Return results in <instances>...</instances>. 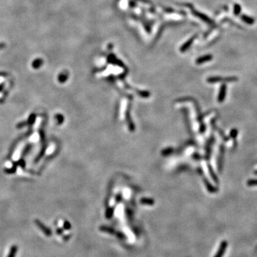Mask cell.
Masks as SVG:
<instances>
[{"label":"cell","mask_w":257,"mask_h":257,"mask_svg":"<svg viewBox=\"0 0 257 257\" xmlns=\"http://www.w3.org/2000/svg\"><path fill=\"white\" fill-rule=\"evenodd\" d=\"M67 74H61L60 76H59V82L61 83H63L65 82L66 80H67Z\"/></svg>","instance_id":"obj_13"},{"label":"cell","mask_w":257,"mask_h":257,"mask_svg":"<svg viewBox=\"0 0 257 257\" xmlns=\"http://www.w3.org/2000/svg\"><path fill=\"white\" fill-rule=\"evenodd\" d=\"M101 230H102V231H106V232H109V233H111V234H115V231L110 229V228L101 227Z\"/></svg>","instance_id":"obj_16"},{"label":"cell","mask_w":257,"mask_h":257,"mask_svg":"<svg viewBox=\"0 0 257 257\" xmlns=\"http://www.w3.org/2000/svg\"><path fill=\"white\" fill-rule=\"evenodd\" d=\"M62 232V229H57V233H58L59 234H61Z\"/></svg>","instance_id":"obj_25"},{"label":"cell","mask_w":257,"mask_h":257,"mask_svg":"<svg viewBox=\"0 0 257 257\" xmlns=\"http://www.w3.org/2000/svg\"><path fill=\"white\" fill-rule=\"evenodd\" d=\"M254 174H257V171H255Z\"/></svg>","instance_id":"obj_26"},{"label":"cell","mask_w":257,"mask_h":257,"mask_svg":"<svg viewBox=\"0 0 257 257\" xmlns=\"http://www.w3.org/2000/svg\"><path fill=\"white\" fill-rule=\"evenodd\" d=\"M56 119L58 120L59 124H61V123H62L64 121V117L60 114L57 115V116H56Z\"/></svg>","instance_id":"obj_19"},{"label":"cell","mask_w":257,"mask_h":257,"mask_svg":"<svg viewBox=\"0 0 257 257\" xmlns=\"http://www.w3.org/2000/svg\"><path fill=\"white\" fill-rule=\"evenodd\" d=\"M32 147V145H31V144H29L26 147H25V149H24L23 153H22L24 155V156H25V155H27V154L28 152L30 150H31Z\"/></svg>","instance_id":"obj_15"},{"label":"cell","mask_w":257,"mask_h":257,"mask_svg":"<svg viewBox=\"0 0 257 257\" xmlns=\"http://www.w3.org/2000/svg\"><path fill=\"white\" fill-rule=\"evenodd\" d=\"M247 185L249 187L252 186H257V179H250L247 182Z\"/></svg>","instance_id":"obj_14"},{"label":"cell","mask_w":257,"mask_h":257,"mask_svg":"<svg viewBox=\"0 0 257 257\" xmlns=\"http://www.w3.org/2000/svg\"><path fill=\"white\" fill-rule=\"evenodd\" d=\"M18 251V246L16 245H13L9 249V252L8 253L7 257H15L16 253Z\"/></svg>","instance_id":"obj_7"},{"label":"cell","mask_w":257,"mask_h":257,"mask_svg":"<svg viewBox=\"0 0 257 257\" xmlns=\"http://www.w3.org/2000/svg\"><path fill=\"white\" fill-rule=\"evenodd\" d=\"M35 119H36V114H32L30 115L29 118V120L27 121V124L28 125H32L34 123Z\"/></svg>","instance_id":"obj_11"},{"label":"cell","mask_w":257,"mask_h":257,"mask_svg":"<svg viewBox=\"0 0 257 257\" xmlns=\"http://www.w3.org/2000/svg\"><path fill=\"white\" fill-rule=\"evenodd\" d=\"M3 89H4V84H0V92H1Z\"/></svg>","instance_id":"obj_24"},{"label":"cell","mask_w":257,"mask_h":257,"mask_svg":"<svg viewBox=\"0 0 257 257\" xmlns=\"http://www.w3.org/2000/svg\"><path fill=\"white\" fill-rule=\"evenodd\" d=\"M35 224L37 225V227L39 228L42 232L44 233V234L45 235V236H52V231H51L50 229H49L47 226H45V224H43V223L41 221H39V219H36V220L34 221Z\"/></svg>","instance_id":"obj_2"},{"label":"cell","mask_w":257,"mask_h":257,"mask_svg":"<svg viewBox=\"0 0 257 257\" xmlns=\"http://www.w3.org/2000/svg\"><path fill=\"white\" fill-rule=\"evenodd\" d=\"M238 78L236 77H210L208 79V82L210 83L215 82H236Z\"/></svg>","instance_id":"obj_1"},{"label":"cell","mask_w":257,"mask_h":257,"mask_svg":"<svg viewBox=\"0 0 257 257\" xmlns=\"http://www.w3.org/2000/svg\"><path fill=\"white\" fill-rule=\"evenodd\" d=\"M43 63H44L43 60H42V59L39 58V59H37V60L33 61V62H32V66L34 69H38L39 68H40V67H42Z\"/></svg>","instance_id":"obj_6"},{"label":"cell","mask_w":257,"mask_h":257,"mask_svg":"<svg viewBox=\"0 0 257 257\" xmlns=\"http://www.w3.org/2000/svg\"><path fill=\"white\" fill-rule=\"evenodd\" d=\"M18 164L19 166H21V167L22 169L25 168V162H24V160L22 159H21L19 160V162H18Z\"/></svg>","instance_id":"obj_20"},{"label":"cell","mask_w":257,"mask_h":257,"mask_svg":"<svg viewBox=\"0 0 257 257\" xmlns=\"http://www.w3.org/2000/svg\"><path fill=\"white\" fill-rule=\"evenodd\" d=\"M212 60V56L211 55H206L204 57H200L199 59H198L197 62L198 64H202L205 62H208V61Z\"/></svg>","instance_id":"obj_8"},{"label":"cell","mask_w":257,"mask_h":257,"mask_svg":"<svg viewBox=\"0 0 257 257\" xmlns=\"http://www.w3.org/2000/svg\"><path fill=\"white\" fill-rule=\"evenodd\" d=\"M64 229H70L71 225H70V224H69V222H68V221H64Z\"/></svg>","instance_id":"obj_21"},{"label":"cell","mask_w":257,"mask_h":257,"mask_svg":"<svg viewBox=\"0 0 257 257\" xmlns=\"http://www.w3.org/2000/svg\"><path fill=\"white\" fill-rule=\"evenodd\" d=\"M27 125H28L27 122H26V121H22V122L19 123V124L17 125V128H22L24 127V126H27Z\"/></svg>","instance_id":"obj_17"},{"label":"cell","mask_w":257,"mask_h":257,"mask_svg":"<svg viewBox=\"0 0 257 257\" xmlns=\"http://www.w3.org/2000/svg\"><path fill=\"white\" fill-rule=\"evenodd\" d=\"M196 14H197L199 18H201L202 20H204V22H207L208 24H213L212 20H211L210 19L206 16V15L201 14V13H196Z\"/></svg>","instance_id":"obj_9"},{"label":"cell","mask_w":257,"mask_h":257,"mask_svg":"<svg viewBox=\"0 0 257 257\" xmlns=\"http://www.w3.org/2000/svg\"><path fill=\"white\" fill-rule=\"evenodd\" d=\"M241 19H242V21L244 22L245 23L248 24H253L255 22V19L251 17H248L246 14H243L241 16Z\"/></svg>","instance_id":"obj_5"},{"label":"cell","mask_w":257,"mask_h":257,"mask_svg":"<svg viewBox=\"0 0 257 257\" xmlns=\"http://www.w3.org/2000/svg\"><path fill=\"white\" fill-rule=\"evenodd\" d=\"M226 247H227V242L226 241H223L221 243L219 250H218L217 253H216V254L214 257H222L223 255L224 254Z\"/></svg>","instance_id":"obj_3"},{"label":"cell","mask_w":257,"mask_h":257,"mask_svg":"<svg viewBox=\"0 0 257 257\" xmlns=\"http://www.w3.org/2000/svg\"><path fill=\"white\" fill-rule=\"evenodd\" d=\"M226 85L225 84H223L221 85L220 92H219V96H218V101L219 102H222L224 101L226 97Z\"/></svg>","instance_id":"obj_4"},{"label":"cell","mask_w":257,"mask_h":257,"mask_svg":"<svg viewBox=\"0 0 257 257\" xmlns=\"http://www.w3.org/2000/svg\"><path fill=\"white\" fill-rule=\"evenodd\" d=\"M238 134V130L236 129V128H234V129H232L231 131V132H230V137H231L232 139H236V136H237Z\"/></svg>","instance_id":"obj_12"},{"label":"cell","mask_w":257,"mask_h":257,"mask_svg":"<svg viewBox=\"0 0 257 257\" xmlns=\"http://www.w3.org/2000/svg\"><path fill=\"white\" fill-rule=\"evenodd\" d=\"M5 47V45L3 43H0V50H1V49H3Z\"/></svg>","instance_id":"obj_23"},{"label":"cell","mask_w":257,"mask_h":257,"mask_svg":"<svg viewBox=\"0 0 257 257\" xmlns=\"http://www.w3.org/2000/svg\"><path fill=\"white\" fill-rule=\"evenodd\" d=\"M7 76V74L4 73V72H0V77H6Z\"/></svg>","instance_id":"obj_22"},{"label":"cell","mask_w":257,"mask_h":257,"mask_svg":"<svg viewBox=\"0 0 257 257\" xmlns=\"http://www.w3.org/2000/svg\"><path fill=\"white\" fill-rule=\"evenodd\" d=\"M15 171H16V165H14V167H13V168L5 169V172H6L7 174H13L14 173Z\"/></svg>","instance_id":"obj_18"},{"label":"cell","mask_w":257,"mask_h":257,"mask_svg":"<svg viewBox=\"0 0 257 257\" xmlns=\"http://www.w3.org/2000/svg\"><path fill=\"white\" fill-rule=\"evenodd\" d=\"M241 11V6L239 4H234V14L239 16Z\"/></svg>","instance_id":"obj_10"}]
</instances>
